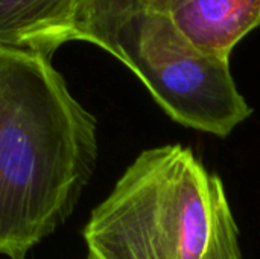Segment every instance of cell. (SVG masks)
Listing matches in <instances>:
<instances>
[{"label":"cell","mask_w":260,"mask_h":259,"mask_svg":"<svg viewBox=\"0 0 260 259\" xmlns=\"http://www.w3.org/2000/svg\"><path fill=\"white\" fill-rule=\"evenodd\" d=\"M96 160V121L50 58L0 46V255L24 259L55 232Z\"/></svg>","instance_id":"cell-1"},{"label":"cell","mask_w":260,"mask_h":259,"mask_svg":"<svg viewBox=\"0 0 260 259\" xmlns=\"http://www.w3.org/2000/svg\"><path fill=\"white\" fill-rule=\"evenodd\" d=\"M113 56L128 66L177 122L215 136H229L251 114L227 58L193 46L168 14L145 9L114 32Z\"/></svg>","instance_id":"cell-3"},{"label":"cell","mask_w":260,"mask_h":259,"mask_svg":"<svg viewBox=\"0 0 260 259\" xmlns=\"http://www.w3.org/2000/svg\"><path fill=\"white\" fill-rule=\"evenodd\" d=\"M161 0H82L76 14V40L93 43L108 53L117 27L133 14L157 9Z\"/></svg>","instance_id":"cell-6"},{"label":"cell","mask_w":260,"mask_h":259,"mask_svg":"<svg viewBox=\"0 0 260 259\" xmlns=\"http://www.w3.org/2000/svg\"><path fill=\"white\" fill-rule=\"evenodd\" d=\"M82 0H0V46L50 55L76 40Z\"/></svg>","instance_id":"cell-5"},{"label":"cell","mask_w":260,"mask_h":259,"mask_svg":"<svg viewBox=\"0 0 260 259\" xmlns=\"http://www.w3.org/2000/svg\"><path fill=\"white\" fill-rule=\"evenodd\" d=\"M87 259H242L222 180L190 148L143 151L91 212Z\"/></svg>","instance_id":"cell-2"},{"label":"cell","mask_w":260,"mask_h":259,"mask_svg":"<svg viewBox=\"0 0 260 259\" xmlns=\"http://www.w3.org/2000/svg\"><path fill=\"white\" fill-rule=\"evenodd\" d=\"M157 11L168 14L193 46L227 60L260 23V0H161Z\"/></svg>","instance_id":"cell-4"}]
</instances>
